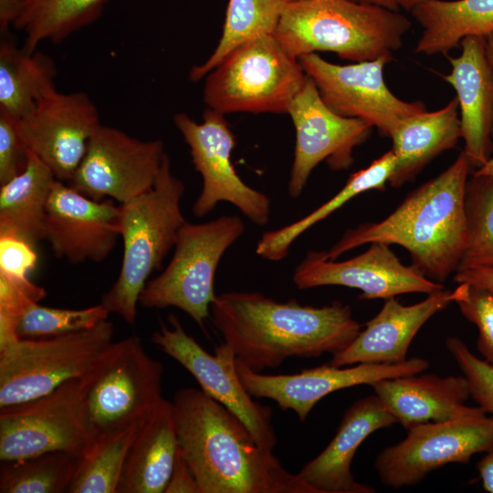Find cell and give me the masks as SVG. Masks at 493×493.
Wrapping results in <instances>:
<instances>
[{
	"instance_id": "cell-1",
	"label": "cell",
	"mask_w": 493,
	"mask_h": 493,
	"mask_svg": "<svg viewBox=\"0 0 493 493\" xmlns=\"http://www.w3.org/2000/svg\"><path fill=\"white\" fill-rule=\"evenodd\" d=\"M212 321L236 361L252 371L277 368L287 359L334 355L362 330L349 305L322 307L278 302L259 292H226L210 308Z\"/></svg>"
},
{
	"instance_id": "cell-2",
	"label": "cell",
	"mask_w": 493,
	"mask_h": 493,
	"mask_svg": "<svg viewBox=\"0 0 493 493\" xmlns=\"http://www.w3.org/2000/svg\"><path fill=\"white\" fill-rule=\"evenodd\" d=\"M173 404L178 445L200 493H316L202 390L181 388Z\"/></svg>"
},
{
	"instance_id": "cell-3",
	"label": "cell",
	"mask_w": 493,
	"mask_h": 493,
	"mask_svg": "<svg viewBox=\"0 0 493 493\" xmlns=\"http://www.w3.org/2000/svg\"><path fill=\"white\" fill-rule=\"evenodd\" d=\"M473 169L461 152L446 170L410 193L387 217L348 230L321 255L336 260L362 245L396 244L408 250L414 267L435 282H444L456 271L465 250L466 187Z\"/></svg>"
},
{
	"instance_id": "cell-4",
	"label": "cell",
	"mask_w": 493,
	"mask_h": 493,
	"mask_svg": "<svg viewBox=\"0 0 493 493\" xmlns=\"http://www.w3.org/2000/svg\"><path fill=\"white\" fill-rule=\"evenodd\" d=\"M411 21L398 10L352 0L286 3L273 36L292 57L330 51L351 62L400 49Z\"/></svg>"
},
{
	"instance_id": "cell-5",
	"label": "cell",
	"mask_w": 493,
	"mask_h": 493,
	"mask_svg": "<svg viewBox=\"0 0 493 493\" xmlns=\"http://www.w3.org/2000/svg\"><path fill=\"white\" fill-rule=\"evenodd\" d=\"M184 193L166 153L153 186L120 205L123 257L118 278L100 303L128 324L134 323L142 289L152 272L161 269L186 222L181 209Z\"/></svg>"
},
{
	"instance_id": "cell-6",
	"label": "cell",
	"mask_w": 493,
	"mask_h": 493,
	"mask_svg": "<svg viewBox=\"0 0 493 493\" xmlns=\"http://www.w3.org/2000/svg\"><path fill=\"white\" fill-rule=\"evenodd\" d=\"M203 99L222 114L288 113L307 79L300 62L273 35L242 44L205 77Z\"/></svg>"
},
{
	"instance_id": "cell-7",
	"label": "cell",
	"mask_w": 493,
	"mask_h": 493,
	"mask_svg": "<svg viewBox=\"0 0 493 493\" xmlns=\"http://www.w3.org/2000/svg\"><path fill=\"white\" fill-rule=\"evenodd\" d=\"M245 232L236 215L206 223L185 222L180 228L172 259L163 272L148 280L139 303L144 308L175 307L204 330L216 295L215 276L225 252Z\"/></svg>"
},
{
	"instance_id": "cell-8",
	"label": "cell",
	"mask_w": 493,
	"mask_h": 493,
	"mask_svg": "<svg viewBox=\"0 0 493 493\" xmlns=\"http://www.w3.org/2000/svg\"><path fill=\"white\" fill-rule=\"evenodd\" d=\"M108 320L96 326L45 339H20L0 351V407L46 395L85 376L113 342Z\"/></svg>"
},
{
	"instance_id": "cell-9",
	"label": "cell",
	"mask_w": 493,
	"mask_h": 493,
	"mask_svg": "<svg viewBox=\"0 0 493 493\" xmlns=\"http://www.w3.org/2000/svg\"><path fill=\"white\" fill-rule=\"evenodd\" d=\"M163 367L132 335L112 342L86 374V412L93 438L146 419L164 399Z\"/></svg>"
},
{
	"instance_id": "cell-10",
	"label": "cell",
	"mask_w": 493,
	"mask_h": 493,
	"mask_svg": "<svg viewBox=\"0 0 493 493\" xmlns=\"http://www.w3.org/2000/svg\"><path fill=\"white\" fill-rule=\"evenodd\" d=\"M86 375L41 397L0 407V459L21 460L63 451L78 457L92 436L86 412Z\"/></svg>"
},
{
	"instance_id": "cell-11",
	"label": "cell",
	"mask_w": 493,
	"mask_h": 493,
	"mask_svg": "<svg viewBox=\"0 0 493 493\" xmlns=\"http://www.w3.org/2000/svg\"><path fill=\"white\" fill-rule=\"evenodd\" d=\"M399 443L382 450L374 467L382 483L393 488L414 486L430 472L451 463H467L493 451V416L477 410L407 430Z\"/></svg>"
},
{
	"instance_id": "cell-12",
	"label": "cell",
	"mask_w": 493,
	"mask_h": 493,
	"mask_svg": "<svg viewBox=\"0 0 493 493\" xmlns=\"http://www.w3.org/2000/svg\"><path fill=\"white\" fill-rule=\"evenodd\" d=\"M173 122L189 146L194 166L203 180L193 214L203 217L226 201L257 226H265L270 217V199L246 184L236 173L231 161L236 140L224 114L207 108L199 123L179 112L173 116Z\"/></svg>"
},
{
	"instance_id": "cell-13",
	"label": "cell",
	"mask_w": 493,
	"mask_h": 493,
	"mask_svg": "<svg viewBox=\"0 0 493 493\" xmlns=\"http://www.w3.org/2000/svg\"><path fill=\"white\" fill-rule=\"evenodd\" d=\"M168 322L169 326L160 323V329L152 334V341L184 367L203 392L233 413L260 446L273 452L278 439L272 410L253 400L246 391L232 349L222 342L211 354L185 331L176 316L170 314Z\"/></svg>"
},
{
	"instance_id": "cell-14",
	"label": "cell",
	"mask_w": 493,
	"mask_h": 493,
	"mask_svg": "<svg viewBox=\"0 0 493 493\" xmlns=\"http://www.w3.org/2000/svg\"><path fill=\"white\" fill-rule=\"evenodd\" d=\"M165 154L161 140H140L100 124L68 184L91 199L122 205L153 186Z\"/></svg>"
},
{
	"instance_id": "cell-15",
	"label": "cell",
	"mask_w": 493,
	"mask_h": 493,
	"mask_svg": "<svg viewBox=\"0 0 493 493\" xmlns=\"http://www.w3.org/2000/svg\"><path fill=\"white\" fill-rule=\"evenodd\" d=\"M298 59L333 111L365 121L383 136L390 137L404 117L426 110L423 102L403 100L387 87L383 68L393 55L348 65L330 63L316 53Z\"/></svg>"
},
{
	"instance_id": "cell-16",
	"label": "cell",
	"mask_w": 493,
	"mask_h": 493,
	"mask_svg": "<svg viewBox=\"0 0 493 493\" xmlns=\"http://www.w3.org/2000/svg\"><path fill=\"white\" fill-rule=\"evenodd\" d=\"M288 114L296 132L288 185V194L294 198L299 196L320 163L327 161L333 170L348 168L352 163L353 149L367 139L373 128L365 121L333 111L308 75L292 100Z\"/></svg>"
},
{
	"instance_id": "cell-17",
	"label": "cell",
	"mask_w": 493,
	"mask_h": 493,
	"mask_svg": "<svg viewBox=\"0 0 493 493\" xmlns=\"http://www.w3.org/2000/svg\"><path fill=\"white\" fill-rule=\"evenodd\" d=\"M100 124L98 109L88 94L64 93L56 87L46 92L27 115L17 120L28 150L64 183L73 178Z\"/></svg>"
},
{
	"instance_id": "cell-18",
	"label": "cell",
	"mask_w": 493,
	"mask_h": 493,
	"mask_svg": "<svg viewBox=\"0 0 493 493\" xmlns=\"http://www.w3.org/2000/svg\"><path fill=\"white\" fill-rule=\"evenodd\" d=\"M429 366L427 360L414 357L395 363L362 362L349 367L326 363L297 373L264 374L236 361L240 380L253 397L271 399L282 410L293 411L302 422L318 402L333 392L420 373Z\"/></svg>"
},
{
	"instance_id": "cell-19",
	"label": "cell",
	"mask_w": 493,
	"mask_h": 493,
	"mask_svg": "<svg viewBox=\"0 0 493 493\" xmlns=\"http://www.w3.org/2000/svg\"><path fill=\"white\" fill-rule=\"evenodd\" d=\"M293 281L299 289L330 285L357 288L362 299L430 295L444 289L442 283L402 264L390 245L382 242L371 243L365 252L340 262L325 258L321 251H310L295 268Z\"/></svg>"
},
{
	"instance_id": "cell-20",
	"label": "cell",
	"mask_w": 493,
	"mask_h": 493,
	"mask_svg": "<svg viewBox=\"0 0 493 493\" xmlns=\"http://www.w3.org/2000/svg\"><path fill=\"white\" fill-rule=\"evenodd\" d=\"M120 236V205L91 199L56 180L43 227V239L55 257L73 264L101 262Z\"/></svg>"
},
{
	"instance_id": "cell-21",
	"label": "cell",
	"mask_w": 493,
	"mask_h": 493,
	"mask_svg": "<svg viewBox=\"0 0 493 493\" xmlns=\"http://www.w3.org/2000/svg\"><path fill=\"white\" fill-rule=\"evenodd\" d=\"M463 292L462 284L454 290L430 294L418 303L404 305L393 298L385 299L381 310L365 323L353 341L332 355L328 363L349 366L362 362L395 363L405 361L409 346L423 325Z\"/></svg>"
},
{
	"instance_id": "cell-22",
	"label": "cell",
	"mask_w": 493,
	"mask_h": 493,
	"mask_svg": "<svg viewBox=\"0 0 493 493\" xmlns=\"http://www.w3.org/2000/svg\"><path fill=\"white\" fill-rule=\"evenodd\" d=\"M461 54L448 57L449 74L443 76L456 93L464 152L476 169L491 157L493 151V64L484 37H467Z\"/></svg>"
},
{
	"instance_id": "cell-23",
	"label": "cell",
	"mask_w": 493,
	"mask_h": 493,
	"mask_svg": "<svg viewBox=\"0 0 493 493\" xmlns=\"http://www.w3.org/2000/svg\"><path fill=\"white\" fill-rule=\"evenodd\" d=\"M393 424L395 418L375 393L355 401L345 411L329 445L298 475L316 493H373V488L355 480L351 461L371 434Z\"/></svg>"
},
{
	"instance_id": "cell-24",
	"label": "cell",
	"mask_w": 493,
	"mask_h": 493,
	"mask_svg": "<svg viewBox=\"0 0 493 493\" xmlns=\"http://www.w3.org/2000/svg\"><path fill=\"white\" fill-rule=\"evenodd\" d=\"M372 387L396 423L406 430L478 408L466 405L470 391L465 376L440 377L420 372L383 379Z\"/></svg>"
},
{
	"instance_id": "cell-25",
	"label": "cell",
	"mask_w": 493,
	"mask_h": 493,
	"mask_svg": "<svg viewBox=\"0 0 493 493\" xmlns=\"http://www.w3.org/2000/svg\"><path fill=\"white\" fill-rule=\"evenodd\" d=\"M178 448L173 402L163 399L142 422L129 450L117 493H163Z\"/></svg>"
},
{
	"instance_id": "cell-26",
	"label": "cell",
	"mask_w": 493,
	"mask_h": 493,
	"mask_svg": "<svg viewBox=\"0 0 493 493\" xmlns=\"http://www.w3.org/2000/svg\"><path fill=\"white\" fill-rule=\"evenodd\" d=\"M390 138L396 164L389 184L397 188L412 180L442 152L454 148L462 138L456 97L439 110L404 117Z\"/></svg>"
},
{
	"instance_id": "cell-27",
	"label": "cell",
	"mask_w": 493,
	"mask_h": 493,
	"mask_svg": "<svg viewBox=\"0 0 493 493\" xmlns=\"http://www.w3.org/2000/svg\"><path fill=\"white\" fill-rule=\"evenodd\" d=\"M411 13L423 27L417 54L447 55L465 37L493 34V0H423Z\"/></svg>"
},
{
	"instance_id": "cell-28",
	"label": "cell",
	"mask_w": 493,
	"mask_h": 493,
	"mask_svg": "<svg viewBox=\"0 0 493 493\" xmlns=\"http://www.w3.org/2000/svg\"><path fill=\"white\" fill-rule=\"evenodd\" d=\"M57 178L32 151L25 170L1 184L0 235L16 236L36 246L43 239L47 205Z\"/></svg>"
},
{
	"instance_id": "cell-29",
	"label": "cell",
	"mask_w": 493,
	"mask_h": 493,
	"mask_svg": "<svg viewBox=\"0 0 493 493\" xmlns=\"http://www.w3.org/2000/svg\"><path fill=\"white\" fill-rule=\"evenodd\" d=\"M54 62L40 52L17 47L11 39L0 45V111L19 120L55 88Z\"/></svg>"
},
{
	"instance_id": "cell-30",
	"label": "cell",
	"mask_w": 493,
	"mask_h": 493,
	"mask_svg": "<svg viewBox=\"0 0 493 493\" xmlns=\"http://www.w3.org/2000/svg\"><path fill=\"white\" fill-rule=\"evenodd\" d=\"M396 157L390 150L368 167L352 173L339 193L308 215L279 229L263 234L257 244V254L271 261L283 259L288 256L293 242L316 223L356 195L372 189H383L394 171Z\"/></svg>"
},
{
	"instance_id": "cell-31",
	"label": "cell",
	"mask_w": 493,
	"mask_h": 493,
	"mask_svg": "<svg viewBox=\"0 0 493 493\" xmlns=\"http://www.w3.org/2000/svg\"><path fill=\"white\" fill-rule=\"evenodd\" d=\"M108 0H25L14 22L25 34L23 47L34 52L45 41L59 43L93 23Z\"/></svg>"
},
{
	"instance_id": "cell-32",
	"label": "cell",
	"mask_w": 493,
	"mask_h": 493,
	"mask_svg": "<svg viewBox=\"0 0 493 493\" xmlns=\"http://www.w3.org/2000/svg\"><path fill=\"white\" fill-rule=\"evenodd\" d=\"M144 420L96 436L79 457L67 492L117 493L129 450Z\"/></svg>"
},
{
	"instance_id": "cell-33",
	"label": "cell",
	"mask_w": 493,
	"mask_h": 493,
	"mask_svg": "<svg viewBox=\"0 0 493 493\" xmlns=\"http://www.w3.org/2000/svg\"><path fill=\"white\" fill-rule=\"evenodd\" d=\"M285 5L282 0H229L219 42L203 64L192 68L190 79L198 81L204 79L242 44L273 35Z\"/></svg>"
},
{
	"instance_id": "cell-34",
	"label": "cell",
	"mask_w": 493,
	"mask_h": 493,
	"mask_svg": "<svg viewBox=\"0 0 493 493\" xmlns=\"http://www.w3.org/2000/svg\"><path fill=\"white\" fill-rule=\"evenodd\" d=\"M79 457L63 451H52L21 460L2 461L1 493L67 492Z\"/></svg>"
},
{
	"instance_id": "cell-35",
	"label": "cell",
	"mask_w": 493,
	"mask_h": 493,
	"mask_svg": "<svg viewBox=\"0 0 493 493\" xmlns=\"http://www.w3.org/2000/svg\"><path fill=\"white\" fill-rule=\"evenodd\" d=\"M467 237L456 270L493 266V177L474 175L466 187Z\"/></svg>"
},
{
	"instance_id": "cell-36",
	"label": "cell",
	"mask_w": 493,
	"mask_h": 493,
	"mask_svg": "<svg viewBox=\"0 0 493 493\" xmlns=\"http://www.w3.org/2000/svg\"><path fill=\"white\" fill-rule=\"evenodd\" d=\"M110 312L101 304L80 309L45 307L34 303L23 314L18 326L19 339H45L92 328L108 320Z\"/></svg>"
},
{
	"instance_id": "cell-37",
	"label": "cell",
	"mask_w": 493,
	"mask_h": 493,
	"mask_svg": "<svg viewBox=\"0 0 493 493\" xmlns=\"http://www.w3.org/2000/svg\"><path fill=\"white\" fill-rule=\"evenodd\" d=\"M46 295V289L28 278L0 274V351L20 340L17 326L23 314Z\"/></svg>"
},
{
	"instance_id": "cell-38",
	"label": "cell",
	"mask_w": 493,
	"mask_h": 493,
	"mask_svg": "<svg viewBox=\"0 0 493 493\" xmlns=\"http://www.w3.org/2000/svg\"><path fill=\"white\" fill-rule=\"evenodd\" d=\"M446 346L468 383L470 397L484 412L493 414V364L477 357L457 337H448Z\"/></svg>"
},
{
	"instance_id": "cell-39",
	"label": "cell",
	"mask_w": 493,
	"mask_h": 493,
	"mask_svg": "<svg viewBox=\"0 0 493 493\" xmlns=\"http://www.w3.org/2000/svg\"><path fill=\"white\" fill-rule=\"evenodd\" d=\"M463 292L456 302L462 315L478 330L477 350L484 360L493 364V292L460 283Z\"/></svg>"
},
{
	"instance_id": "cell-40",
	"label": "cell",
	"mask_w": 493,
	"mask_h": 493,
	"mask_svg": "<svg viewBox=\"0 0 493 493\" xmlns=\"http://www.w3.org/2000/svg\"><path fill=\"white\" fill-rule=\"evenodd\" d=\"M28 152L20 135L17 120L0 111V185L25 170Z\"/></svg>"
},
{
	"instance_id": "cell-41",
	"label": "cell",
	"mask_w": 493,
	"mask_h": 493,
	"mask_svg": "<svg viewBox=\"0 0 493 493\" xmlns=\"http://www.w3.org/2000/svg\"><path fill=\"white\" fill-rule=\"evenodd\" d=\"M35 246L13 235H0V274L27 278L37 265Z\"/></svg>"
},
{
	"instance_id": "cell-42",
	"label": "cell",
	"mask_w": 493,
	"mask_h": 493,
	"mask_svg": "<svg viewBox=\"0 0 493 493\" xmlns=\"http://www.w3.org/2000/svg\"><path fill=\"white\" fill-rule=\"evenodd\" d=\"M164 493H200L198 483L189 467L179 445L171 477Z\"/></svg>"
},
{
	"instance_id": "cell-43",
	"label": "cell",
	"mask_w": 493,
	"mask_h": 493,
	"mask_svg": "<svg viewBox=\"0 0 493 493\" xmlns=\"http://www.w3.org/2000/svg\"><path fill=\"white\" fill-rule=\"evenodd\" d=\"M454 280L467 283L493 292V266H480L456 271Z\"/></svg>"
},
{
	"instance_id": "cell-44",
	"label": "cell",
	"mask_w": 493,
	"mask_h": 493,
	"mask_svg": "<svg viewBox=\"0 0 493 493\" xmlns=\"http://www.w3.org/2000/svg\"><path fill=\"white\" fill-rule=\"evenodd\" d=\"M25 0H0V26L5 30L14 24Z\"/></svg>"
},
{
	"instance_id": "cell-45",
	"label": "cell",
	"mask_w": 493,
	"mask_h": 493,
	"mask_svg": "<svg viewBox=\"0 0 493 493\" xmlns=\"http://www.w3.org/2000/svg\"><path fill=\"white\" fill-rule=\"evenodd\" d=\"M477 469L482 480V486L487 492L493 493V451L477 462Z\"/></svg>"
},
{
	"instance_id": "cell-46",
	"label": "cell",
	"mask_w": 493,
	"mask_h": 493,
	"mask_svg": "<svg viewBox=\"0 0 493 493\" xmlns=\"http://www.w3.org/2000/svg\"><path fill=\"white\" fill-rule=\"evenodd\" d=\"M358 3L372 4L381 5L392 10H398L399 7L393 0H352Z\"/></svg>"
},
{
	"instance_id": "cell-47",
	"label": "cell",
	"mask_w": 493,
	"mask_h": 493,
	"mask_svg": "<svg viewBox=\"0 0 493 493\" xmlns=\"http://www.w3.org/2000/svg\"><path fill=\"white\" fill-rule=\"evenodd\" d=\"M398 7H401L406 11H412L416 5H418L423 0H393Z\"/></svg>"
},
{
	"instance_id": "cell-48",
	"label": "cell",
	"mask_w": 493,
	"mask_h": 493,
	"mask_svg": "<svg viewBox=\"0 0 493 493\" xmlns=\"http://www.w3.org/2000/svg\"><path fill=\"white\" fill-rule=\"evenodd\" d=\"M284 1L285 3H291V2H297V1H301V0H282Z\"/></svg>"
}]
</instances>
